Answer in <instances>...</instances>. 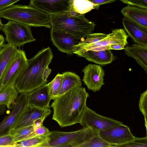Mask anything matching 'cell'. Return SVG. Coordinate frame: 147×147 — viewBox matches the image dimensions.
<instances>
[{"label": "cell", "instance_id": "1", "mask_svg": "<svg viewBox=\"0 0 147 147\" xmlns=\"http://www.w3.org/2000/svg\"><path fill=\"white\" fill-rule=\"evenodd\" d=\"M89 95L84 88H74L55 99L52 119L61 127L79 123Z\"/></svg>", "mask_w": 147, "mask_h": 147}, {"label": "cell", "instance_id": "2", "mask_svg": "<svg viewBox=\"0 0 147 147\" xmlns=\"http://www.w3.org/2000/svg\"><path fill=\"white\" fill-rule=\"evenodd\" d=\"M53 57L52 50L48 47L28 59L27 67L14 83L19 93H28L47 83L43 79V72L51 62Z\"/></svg>", "mask_w": 147, "mask_h": 147}, {"label": "cell", "instance_id": "3", "mask_svg": "<svg viewBox=\"0 0 147 147\" xmlns=\"http://www.w3.org/2000/svg\"><path fill=\"white\" fill-rule=\"evenodd\" d=\"M84 16L85 14L71 15L67 11L49 15L51 30L69 34L82 40L92 33L95 26L93 22L87 19Z\"/></svg>", "mask_w": 147, "mask_h": 147}, {"label": "cell", "instance_id": "4", "mask_svg": "<svg viewBox=\"0 0 147 147\" xmlns=\"http://www.w3.org/2000/svg\"><path fill=\"white\" fill-rule=\"evenodd\" d=\"M0 17L30 27L51 28L49 15L30 5H12L0 11Z\"/></svg>", "mask_w": 147, "mask_h": 147}, {"label": "cell", "instance_id": "5", "mask_svg": "<svg viewBox=\"0 0 147 147\" xmlns=\"http://www.w3.org/2000/svg\"><path fill=\"white\" fill-rule=\"evenodd\" d=\"M91 136V130L84 127L73 132L51 131L44 147H81L90 140Z\"/></svg>", "mask_w": 147, "mask_h": 147}, {"label": "cell", "instance_id": "6", "mask_svg": "<svg viewBox=\"0 0 147 147\" xmlns=\"http://www.w3.org/2000/svg\"><path fill=\"white\" fill-rule=\"evenodd\" d=\"M6 36L8 43L15 47L36 40L30 26L23 24L10 20L3 25L1 30Z\"/></svg>", "mask_w": 147, "mask_h": 147}, {"label": "cell", "instance_id": "7", "mask_svg": "<svg viewBox=\"0 0 147 147\" xmlns=\"http://www.w3.org/2000/svg\"><path fill=\"white\" fill-rule=\"evenodd\" d=\"M28 60L24 51L18 49L0 80V89L15 83L27 67Z\"/></svg>", "mask_w": 147, "mask_h": 147}, {"label": "cell", "instance_id": "8", "mask_svg": "<svg viewBox=\"0 0 147 147\" xmlns=\"http://www.w3.org/2000/svg\"><path fill=\"white\" fill-rule=\"evenodd\" d=\"M91 131H99L123 124L114 119L103 116L86 107L79 123Z\"/></svg>", "mask_w": 147, "mask_h": 147}, {"label": "cell", "instance_id": "9", "mask_svg": "<svg viewBox=\"0 0 147 147\" xmlns=\"http://www.w3.org/2000/svg\"><path fill=\"white\" fill-rule=\"evenodd\" d=\"M128 37L123 29H115L113 30L111 33L107 34L105 38L93 44L75 48L74 54L77 55L89 50L100 51L109 49V46L115 44H122L126 45L127 44Z\"/></svg>", "mask_w": 147, "mask_h": 147}, {"label": "cell", "instance_id": "10", "mask_svg": "<svg viewBox=\"0 0 147 147\" xmlns=\"http://www.w3.org/2000/svg\"><path fill=\"white\" fill-rule=\"evenodd\" d=\"M102 139L111 145V147H117L134 139L129 128L123 124L98 131Z\"/></svg>", "mask_w": 147, "mask_h": 147}, {"label": "cell", "instance_id": "11", "mask_svg": "<svg viewBox=\"0 0 147 147\" xmlns=\"http://www.w3.org/2000/svg\"><path fill=\"white\" fill-rule=\"evenodd\" d=\"M51 113L50 109H42L28 105L19 115L10 131L33 125L37 119L47 117Z\"/></svg>", "mask_w": 147, "mask_h": 147}, {"label": "cell", "instance_id": "12", "mask_svg": "<svg viewBox=\"0 0 147 147\" xmlns=\"http://www.w3.org/2000/svg\"><path fill=\"white\" fill-rule=\"evenodd\" d=\"M73 0H30L29 5L49 15L59 14L69 10Z\"/></svg>", "mask_w": 147, "mask_h": 147}, {"label": "cell", "instance_id": "13", "mask_svg": "<svg viewBox=\"0 0 147 147\" xmlns=\"http://www.w3.org/2000/svg\"><path fill=\"white\" fill-rule=\"evenodd\" d=\"M84 73L82 81L88 89L96 92L105 84V71L100 65L89 64L82 70Z\"/></svg>", "mask_w": 147, "mask_h": 147}, {"label": "cell", "instance_id": "14", "mask_svg": "<svg viewBox=\"0 0 147 147\" xmlns=\"http://www.w3.org/2000/svg\"><path fill=\"white\" fill-rule=\"evenodd\" d=\"M28 105V93H21L11 113L0 123V136L9 134L19 115Z\"/></svg>", "mask_w": 147, "mask_h": 147}, {"label": "cell", "instance_id": "15", "mask_svg": "<svg viewBox=\"0 0 147 147\" xmlns=\"http://www.w3.org/2000/svg\"><path fill=\"white\" fill-rule=\"evenodd\" d=\"M50 35L53 45L62 52L69 55H72L75 50V46L82 42V40L69 34L51 30Z\"/></svg>", "mask_w": 147, "mask_h": 147}, {"label": "cell", "instance_id": "16", "mask_svg": "<svg viewBox=\"0 0 147 147\" xmlns=\"http://www.w3.org/2000/svg\"><path fill=\"white\" fill-rule=\"evenodd\" d=\"M51 100L47 83L28 93V105L42 109H50Z\"/></svg>", "mask_w": 147, "mask_h": 147}, {"label": "cell", "instance_id": "17", "mask_svg": "<svg viewBox=\"0 0 147 147\" xmlns=\"http://www.w3.org/2000/svg\"><path fill=\"white\" fill-rule=\"evenodd\" d=\"M122 22L125 31L135 43L147 45V29L125 17Z\"/></svg>", "mask_w": 147, "mask_h": 147}, {"label": "cell", "instance_id": "18", "mask_svg": "<svg viewBox=\"0 0 147 147\" xmlns=\"http://www.w3.org/2000/svg\"><path fill=\"white\" fill-rule=\"evenodd\" d=\"M124 17L147 29V9L128 5L121 10Z\"/></svg>", "mask_w": 147, "mask_h": 147}, {"label": "cell", "instance_id": "19", "mask_svg": "<svg viewBox=\"0 0 147 147\" xmlns=\"http://www.w3.org/2000/svg\"><path fill=\"white\" fill-rule=\"evenodd\" d=\"M124 49L125 54L134 59L147 73V45L135 43L125 47Z\"/></svg>", "mask_w": 147, "mask_h": 147}, {"label": "cell", "instance_id": "20", "mask_svg": "<svg viewBox=\"0 0 147 147\" xmlns=\"http://www.w3.org/2000/svg\"><path fill=\"white\" fill-rule=\"evenodd\" d=\"M77 55L84 57L89 61L101 65L110 63L115 59V57L110 49L100 51L89 50Z\"/></svg>", "mask_w": 147, "mask_h": 147}, {"label": "cell", "instance_id": "21", "mask_svg": "<svg viewBox=\"0 0 147 147\" xmlns=\"http://www.w3.org/2000/svg\"><path fill=\"white\" fill-rule=\"evenodd\" d=\"M19 92L14 84L0 89V105L6 106L9 110L14 108L18 97Z\"/></svg>", "mask_w": 147, "mask_h": 147}, {"label": "cell", "instance_id": "22", "mask_svg": "<svg viewBox=\"0 0 147 147\" xmlns=\"http://www.w3.org/2000/svg\"><path fill=\"white\" fill-rule=\"evenodd\" d=\"M62 80L58 96L72 88L81 86L82 82L80 77L75 73L70 71L62 73Z\"/></svg>", "mask_w": 147, "mask_h": 147}, {"label": "cell", "instance_id": "23", "mask_svg": "<svg viewBox=\"0 0 147 147\" xmlns=\"http://www.w3.org/2000/svg\"><path fill=\"white\" fill-rule=\"evenodd\" d=\"M17 50V47L7 43L4 44L0 50V80Z\"/></svg>", "mask_w": 147, "mask_h": 147}, {"label": "cell", "instance_id": "24", "mask_svg": "<svg viewBox=\"0 0 147 147\" xmlns=\"http://www.w3.org/2000/svg\"><path fill=\"white\" fill-rule=\"evenodd\" d=\"M47 141V136H36L17 143L15 147H44Z\"/></svg>", "mask_w": 147, "mask_h": 147}, {"label": "cell", "instance_id": "25", "mask_svg": "<svg viewBox=\"0 0 147 147\" xmlns=\"http://www.w3.org/2000/svg\"><path fill=\"white\" fill-rule=\"evenodd\" d=\"M34 130L33 125L11 130L9 134H12L15 142L17 143L22 140L33 137Z\"/></svg>", "mask_w": 147, "mask_h": 147}, {"label": "cell", "instance_id": "26", "mask_svg": "<svg viewBox=\"0 0 147 147\" xmlns=\"http://www.w3.org/2000/svg\"><path fill=\"white\" fill-rule=\"evenodd\" d=\"M72 6L74 10L80 14H85L93 9L95 5L88 0H73Z\"/></svg>", "mask_w": 147, "mask_h": 147}, {"label": "cell", "instance_id": "27", "mask_svg": "<svg viewBox=\"0 0 147 147\" xmlns=\"http://www.w3.org/2000/svg\"><path fill=\"white\" fill-rule=\"evenodd\" d=\"M62 80V74L58 73L53 79L47 84L49 94L51 100H54L58 96Z\"/></svg>", "mask_w": 147, "mask_h": 147}, {"label": "cell", "instance_id": "28", "mask_svg": "<svg viewBox=\"0 0 147 147\" xmlns=\"http://www.w3.org/2000/svg\"><path fill=\"white\" fill-rule=\"evenodd\" d=\"M92 136L90 140L82 144L81 147H111L100 136L98 131H91Z\"/></svg>", "mask_w": 147, "mask_h": 147}, {"label": "cell", "instance_id": "29", "mask_svg": "<svg viewBox=\"0 0 147 147\" xmlns=\"http://www.w3.org/2000/svg\"><path fill=\"white\" fill-rule=\"evenodd\" d=\"M107 36V34L101 33H91L87 36L85 40L75 45V49L93 44L105 38Z\"/></svg>", "mask_w": 147, "mask_h": 147}, {"label": "cell", "instance_id": "30", "mask_svg": "<svg viewBox=\"0 0 147 147\" xmlns=\"http://www.w3.org/2000/svg\"><path fill=\"white\" fill-rule=\"evenodd\" d=\"M139 106L140 110L144 117L145 125L147 131V90L141 94L139 102Z\"/></svg>", "mask_w": 147, "mask_h": 147}, {"label": "cell", "instance_id": "31", "mask_svg": "<svg viewBox=\"0 0 147 147\" xmlns=\"http://www.w3.org/2000/svg\"><path fill=\"white\" fill-rule=\"evenodd\" d=\"M147 147V136L138 138L135 137L133 140L127 143L119 146L117 147Z\"/></svg>", "mask_w": 147, "mask_h": 147}, {"label": "cell", "instance_id": "32", "mask_svg": "<svg viewBox=\"0 0 147 147\" xmlns=\"http://www.w3.org/2000/svg\"><path fill=\"white\" fill-rule=\"evenodd\" d=\"M17 144L10 134L0 136V147H15Z\"/></svg>", "mask_w": 147, "mask_h": 147}, {"label": "cell", "instance_id": "33", "mask_svg": "<svg viewBox=\"0 0 147 147\" xmlns=\"http://www.w3.org/2000/svg\"><path fill=\"white\" fill-rule=\"evenodd\" d=\"M128 5L136 6L147 9V0H120Z\"/></svg>", "mask_w": 147, "mask_h": 147}, {"label": "cell", "instance_id": "34", "mask_svg": "<svg viewBox=\"0 0 147 147\" xmlns=\"http://www.w3.org/2000/svg\"><path fill=\"white\" fill-rule=\"evenodd\" d=\"M50 132L48 129L42 125L36 129L33 134L34 136H47L50 134Z\"/></svg>", "mask_w": 147, "mask_h": 147}, {"label": "cell", "instance_id": "35", "mask_svg": "<svg viewBox=\"0 0 147 147\" xmlns=\"http://www.w3.org/2000/svg\"><path fill=\"white\" fill-rule=\"evenodd\" d=\"M21 0H0V11Z\"/></svg>", "mask_w": 147, "mask_h": 147}, {"label": "cell", "instance_id": "36", "mask_svg": "<svg viewBox=\"0 0 147 147\" xmlns=\"http://www.w3.org/2000/svg\"><path fill=\"white\" fill-rule=\"evenodd\" d=\"M94 4L98 9L100 5L113 3L116 0H88Z\"/></svg>", "mask_w": 147, "mask_h": 147}, {"label": "cell", "instance_id": "37", "mask_svg": "<svg viewBox=\"0 0 147 147\" xmlns=\"http://www.w3.org/2000/svg\"><path fill=\"white\" fill-rule=\"evenodd\" d=\"M46 117H43L37 119L33 125L34 130L43 125V121Z\"/></svg>", "mask_w": 147, "mask_h": 147}, {"label": "cell", "instance_id": "38", "mask_svg": "<svg viewBox=\"0 0 147 147\" xmlns=\"http://www.w3.org/2000/svg\"><path fill=\"white\" fill-rule=\"evenodd\" d=\"M125 45L122 44H115L109 46V49L121 50L124 49Z\"/></svg>", "mask_w": 147, "mask_h": 147}, {"label": "cell", "instance_id": "39", "mask_svg": "<svg viewBox=\"0 0 147 147\" xmlns=\"http://www.w3.org/2000/svg\"><path fill=\"white\" fill-rule=\"evenodd\" d=\"M51 71V70L49 69L48 66L46 67L43 70L42 77L43 80L47 82V78L50 74Z\"/></svg>", "mask_w": 147, "mask_h": 147}, {"label": "cell", "instance_id": "40", "mask_svg": "<svg viewBox=\"0 0 147 147\" xmlns=\"http://www.w3.org/2000/svg\"><path fill=\"white\" fill-rule=\"evenodd\" d=\"M5 38L3 35L0 34V50L2 49L4 45Z\"/></svg>", "mask_w": 147, "mask_h": 147}, {"label": "cell", "instance_id": "41", "mask_svg": "<svg viewBox=\"0 0 147 147\" xmlns=\"http://www.w3.org/2000/svg\"><path fill=\"white\" fill-rule=\"evenodd\" d=\"M3 24L2 23L0 18V30H1Z\"/></svg>", "mask_w": 147, "mask_h": 147}]
</instances>
